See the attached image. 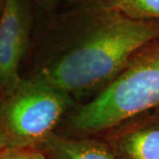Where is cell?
<instances>
[{
  "label": "cell",
  "mask_w": 159,
  "mask_h": 159,
  "mask_svg": "<svg viewBox=\"0 0 159 159\" xmlns=\"http://www.w3.org/2000/svg\"><path fill=\"white\" fill-rule=\"evenodd\" d=\"M41 38L28 78L74 99L99 92L135 51L159 37V20L106 6H81L55 19Z\"/></svg>",
  "instance_id": "6da1fadb"
},
{
  "label": "cell",
  "mask_w": 159,
  "mask_h": 159,
  "mask_svg": "<svg viewBox=\"0 0 159 159\" xmlns=\"http://www.w3.org/2000/svg\"><path fill=\"white\" fill-rule=\"evenodd\" d=\"M159 109V37L138 49L90 101L74 106L57 132L97 136L137 114Z\"/></svg>",
  "instance_id": "7a4b0ae2"
},
{
  "label": "cell",
  "mask_w": 159,
  "mask_h": 159,
  "mask_svg": "<svg viewBox=\"0 0 159 159\" xmlns=\"http://www.w3.org/2000/svg\"><path fill=\"white\" fill-rule=\"evenodd\" d=\"M74 101L63 90L22 77L15 90L0 100V130L6 146L38 147L57 131L75 106Z\"/></svg>",
  "instance_id": "3957f363"
},
{
  "label": "cell",
  "mask_w": 159,
  "mask_h": 159,
  "mask_svg": "<svg viewBox=\"0 0 159 159\" xmlns=\"http://www.w3.org/2000/svg\"><path fill=\"white\" fill-rule=\"evenodd\" d=\"M31 17L23 0H5L0 13V100L22 79L20 65L28 50Z\"/></svg>",
  "instance_id": "277c9868"
},
{
  "label": "cell",
  "mask_w": 159,
  "mask_h": 159,
  "mask_svg": "<svg viewBox=\"0 0 159 159\" xmlns=\"http://www.w3.org/2000/svg\"><path fill=\"white\" fill-rule=\"evenodd\" d=\"M97 136L115 159H159V109L137 114Z\"/></svg>",
  "instance_id": "5b68a950"
},
{
  "label": "cell",
  "mask_w": 159,
  "mask_h": 159,
  "mask_svg": "<svg viewBox=\"0 0 159 159\" xmlns=\"http://www.w3.org/2000/svg\"><path fill=\"white\" fill-rule=\"evenodd\" d=\"M37 148L47 159H115L99 136H71L55 131Z\"/></svg>",
  "instance_id": "8992f818"
},
{
  "label": "cell",
  "mask_w": 159,
  "mask_h": 159,
  "mask_svg": "<svg viewBox=\"0 0 159 159\" xmlns=\"http://www.w3.org/2000/svg\"><path fill=\"white\" fill-rule=\"evenodd\" d=\"M111 7L131 18L159 20V0H114Z\"/></svg>",
  "instance_id": "52a82bcc"
},
{
  "label": "cell",
  "mask_w": 159,
  "mask_h": 159,
  "mask_svg": "<svg viewBox=\"0 0 159 159\" xmlns=\"http://www.w3.org/2000/svg\"><path fill=\"white\" fill-rule=\"evenodd\" d=\"M0 159H47L37 147H2L0 148Z\"/></svg>",
  "instance_id": "ba28073f"
},
{
  "label": "cell",
  "mask_w": 159,
  "mask_h": 159,
  "mask_svg": "<svg viewBox=\"0 0 159 159\" xmlns=\"http://www.w3.org/2000/svg\"><path fill=\"white\" fill-rule=\"evenodd\" d=\"M78 6H111L114 0H69Z\"/></svg>",
  "instance_id": "9c48e42d"
},
{
  "label": "cell",
  "mask_w": 159,
  "mask_h": 159,
  "mask_svg": "<svg viewBox=\"0 0 159 159\" xmlns=\"http://www.w3.org/2000/svg\"><path fill=\"white\" fill-rule=\"evenodd\" d=\"M37 5H39L45 11H52L58 3V0H34Z\"/></svg>",
  "instance_id": "30bf717a"
},
{
  "label": "cell",
  "mask_w": 159,
  "mask_h": 159,
  "mask_svg": "<svg viewBox=\"0 0 159 159\" xmlns=\"http://www.w3.org/2000/svg\"><path fill=\"white\" fill-rule=\"evenodd\" d=\"M5 146H6V140H5V137L3 135L2 132L0 130V148L5 147Z\"/></svg>",
  "instance_id": "8fae6325"
},
{
  "label": "cell",
  "mask_w": 159,
  "mask_h": 159,
  "mask_svg": "<svg viewBox=\"0 0 159 159\" xmlns=\"http://www.w3.org/2000/svg\"><path fill=\"white\" fill-rule=\"evenodd\" d=\"M4 3H5V0H0V13H1V11L3 10Z\"/></svg>",
  "instance_id": "7c38bea8"
}]
</instances>
